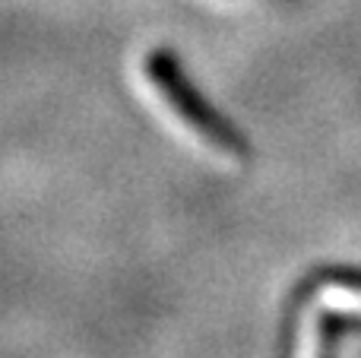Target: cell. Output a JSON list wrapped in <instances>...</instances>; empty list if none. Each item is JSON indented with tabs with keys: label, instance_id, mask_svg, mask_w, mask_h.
<instances>
[{
	"label": "cell",
	"instance_id": "1",
	"mask_svg": "<svg viewBox=\"0 0 361 358\" xmlns=\"http://www.w3.org/2000/svg\"><path fill=\"white\" fill-rule=\"evenodd\" d=\"M146 73H149L152 86L159 89V95L175 108L178 118L184 121L193 133H200L209 146H216L219 152H225V156H231V159H241V162H247V159L254 156V146H250L247 133L238 130L212 101H206L203 95L187 82V76L180 73L175 54L156 51V54L146 61Z\"/></svg>",
	"mask_w": 361,
	"mask_h": 358
},
{
	"label": "cell",
	"instance_id": "2",
	"mask_svg": "<svg viewBox=\"0 0 361 358\" xmlns=\"http://www.w3.org/2000/svg\"><path fill=\"white\" fill-rule=\"evenodd\" d=\"M320 285H326L324 266L307 270L298 283L292 285L282 308V321H279V336H276V358H298V333H301V317H305L311 298L320 292Z\"/></svg>",
	"mask_w": 361,
	"mask_h": 358
},
{
	"label": "cell",
	"instance_id": "3",
	"mask_svg": "<svg viewBox=\"0 0 361 358\" xmlns=\"http://www.w3.org/2000/svg\"><path fill=\"white\" fill-rule=\"evenodd\" d=\"M349 333H361V314L324 311L317 321V358H339V346Z\"/></svg>",
	"mask_w": 361,
	"mask_h": 358
},
{
	"label": "cell",
	"instance_id": "4",
	"mask_svg": "<svg viewBox=\"0 0 361 358\" xmlns=\"http://www.w3.org/2000/svg\"><path fill=\"white\" fill-rule=\"evenodd\" d=\"M326 285H339V289L361 292V266H345V264H326L324 266Z\"/></svg>",
	"mask_w": 361,
	"mask_h": 358
}]
</instances>
